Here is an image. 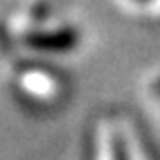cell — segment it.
<instances>
[{
  "instance_id": "cell-1",
  "label": "cell",
  "mask_w": 160,
  "mask_h": 160,
  "mask_svg": "<svg viewBox=\"0 0 160 160\" xmlns=\"http://www.w3.org/2000/svg\"><path fill=\"white\" fill-rule=\"evenodd\" d=\"M76 31L62 29V31H53V33H33L29 38V42L38 49H47V51H67L76 45Z\"/></svg>"
}]
</instances>
